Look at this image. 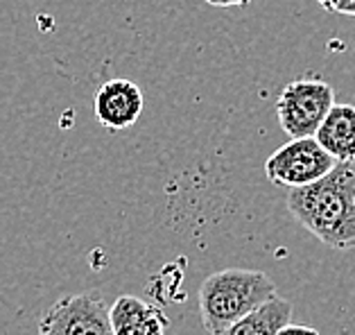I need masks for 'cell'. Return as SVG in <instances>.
Returning a JSON list of instances; mask_svg holds the SVG:
<instances>
[{
	"label": "cell",
	"instance_id": "cell-1",
	"mask_svg": "<svg viewBox=\"0 0 355 335\" xmlns=\"http://www.w3.org/2000/svg\"><path fill=\"white\" fill-rule=\"evenodd\" d=\"M355 161H337L335 168L317 182L290 188L288 209L324 245L340 249L355 247Z\"/></svg>",
	"mask_w": 355,
	"mask_h": 335
},
{
	"label": "cell",
	"instance_id": "cell-5",
	"mask_svg": "<svg viewBox=\"0 0 355 335\" xmlns=\"http://www.w3.org/2000/svg\"><path fill=\"white\" fill-rule=\"evenodd\" d=\"M105 297L80 292L59 299L39 324V335H114Z\"/></svg>",
	"mask_w": 355,
	"mask_h": 335
},
{
	"label": "cell",
	"instance_id": "cell-9",
	"mask_svg": "<svg viewBox=\"0 0 355 335\" xmlns=\"http://www.w3.org/2000/svg\"><path fill=\"white\" fill-rule=\"evenodd\" d=\"M290 322L292 304L281 295H274L261 306H256L249 315L240 317L238 322L213 335H279V331Z\"/></svg>",
	"mask_w": 355,
	"mask_h": 335
},
{
	"label": "cell",
	"instance_id": "cell-6",
	"mask_svg": "<svg viewBox=\"0 0 355 335\" xmlns=\"http://www.w3.org/2000/svg\"><path fill=\"white\" fill-rule=\"evenodd\" d=\"M95 118L107 130H127L143 114V91L138 84L123 80H109L95 91Z\"/></svg>",
	"mask_w": 355,
	"mask_h": 335
},
{
	"label": "cell",
	"instance_id": "cell-4",
	"mask_svg": "<svg viewBox=\"0 0 355 335\" xmlns=\"http://www.w3.org/2000/svg\"><path fill=\"white\" fill-rule=\"evenodd\" d=\"M335 163L337 161L319 145L315 136H301L270 154L265 161V177L274 186L299 188L328 175Z\"/></svg>",
	"mask_w": 355,
	"mask_h": 335
},
{
	"label": "cell",
	"instance_id": "cell-8",
	"mask_svg": "<svg viewBox=\"0 0 355 335\" xmlns=\"http://www.w3.org/2000/svg\"><path fill=\"white\" fill-rule=\"evenodd\" d=\"M315 139L335 161H355V107L333 105Z\"/></svg>",
	"mask_w": 355,
	"mask_h": 335
},
{
	"label": "cell",
	"instance_id": "cell-3",
	"mask_svg": "<svg viewBox=\"0 0 355 335\" xmlns=\"http://www.w3.org/2000/svg\"><path fill=\"white\" fill-rule=\"evenodd\" d=\"M335 105V91L322 80H297L276 100V118L290 139L315 136L322 120Z\"/></svg>",
	"mask_w": 355,
	"mask_h": 335
},
{
	"label": "cell",
	"instance_id": "cell-14",
	"mask_svg": "<svg viewBox=\"0 0 355 335\" xmlns=\"http://www.w3.org/2000/svg\"><path fill=\"white\" fill-rule=\"evenodd\" d=\"M353 202H355V195H353Z\"/></svg>",
	"mask_w": 355,
	"mask_h": 335
},
{
	"label": "cell",
	"instance_id": "cell-2",
	"mask_svg": "<svg viewBox=\"0 0 355 335\" xmlns=\"http://www.w3.org/2000/svg\"><path fill=\"white\" fill-rule=\"evenodd\" d=\"M276 295V283L261 270L229 268L211 274L199 288V313L211 335L227 329Z\"/></svg>",
	"mask_w": 355,
	"mask_h": 335
},
{
	"label": "cell",
	"instance_id": "cell-10",
	"mask_svg": "<svg viewBox=\"0 0 355 335\" xmlns=\"http://www.w3.org/2000/svg\"><path fill=\"white\" fill-rule=\"evenodd\" d=\"M317 3L328 12H337V14H346V16H349L351 10L355 7V0H317Z\"/></svg>",
	"mask_w": 355,
	"mask_h": 335
},
{
	"label": "cell",
	"instance_id": "cell-7",
	"mask_svg": "<svg viewBox=\"0 0 355 335\" xmlns=\"http://www.w3.org/2000/svg\"><path fill=\"white\" fill-rule=\"evenodd\" d=\"M114 335H166L168 320L154 304L123 295L109 308Z\"/></svg>",
	"mask_w": 355,
	"mask_h": 335
},
{
	"label": "cell",
	"instance_id": "cell-12",
	"mask_svg": "<svg viewBox=\"0 0 355 335\" xmlns=\"http://www.w3.org/2000/svg\"><path fill=\"white\" fill-rule=\"evenodd\" d=\"M251 0H209V5L215 7H233V5H249Z\"/></svg>",
	"mask_w": 355,
	"mask_h": 335
},
{
	"label": "cell",
	"instance_id": "cell-11",
	"mask_svg": "<svg viewBox=\"0 0 355 335\" xmlns=\"http://www.w3.org/2000/svg\"><path fill=\"white\" fill-rule=\"evenodd\" d=\"M279 335H319V331L313 329V326H297V324L290 322L279 331Z\"/></svg>",
	"mask_w": 355,
	"mask_h": 335
},
{
	"label": "cell",
	"instance_id": "cell-13",
	"mask_svg": "<svg viewBox=\"0 0 355 335\" xmlns=\"http://www.w3.org/2000/svg\"><path fill=\"white\" fill-rule=\"evenodd\" d=\"M349 16H355V7H353V10H351V14Z\"/></svg>",
	"mask_w": 355,
	"mask_h": 335
}]
</instances>
